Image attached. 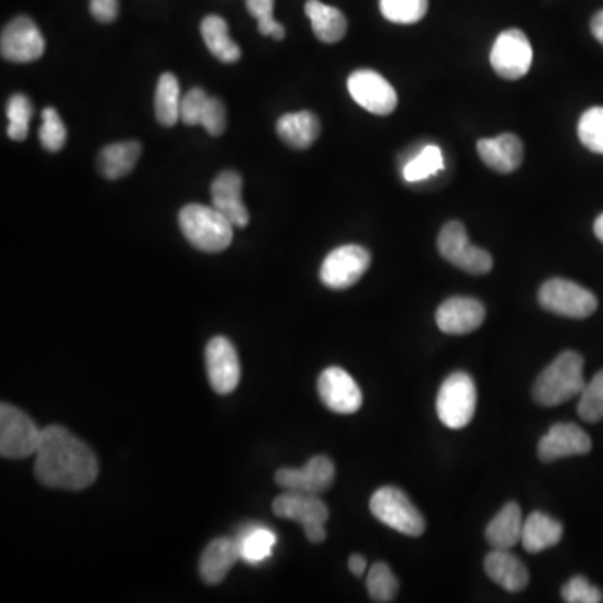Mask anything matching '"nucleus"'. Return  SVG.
Listing matches in <instances>:
<instances>
[{"label":"nucleus","mask_w":603,"mask_h":603,"mask_svg":"<svg viewBox=\"0 0 603 603\" xmlns=\"http://www.w3.org/2000/svg\"><path fill=\"white\" fill-rule=\"evenodd\" d=\"M200 126L205 127L206 133L212 136H222L226 130V110L225 104L216 98H210L203 116H201Z\"/></svg>","instance_id":"obj_41"},{"label":"nucleus","mask_w":603,"mask_h":603,"mask_svg":"<svg viewBox=\"0 0 603 603\" xmlns=\"http://www.w3.org/2000/svg\"><path fill=\"white\" fill-rule=\"evenodd\" d=\"M335 466L327 456H314L304 468H282L276 473V483L286 491L321 494L334 484Z\"/></svg>","instance_id":"obj_16"},{"label":"nucleus","mask_w":603,"mask_h":603,"mask_svg":"<svg viewBox=\"0 0 603 603\" xmlns=\"http://www.w3.org/2000/svg\"><path fill=\"white\" fill-rule=\"evenodd\" d=\"M317 389L325 407L334 413L353 414L362 406V391L343 367H327L319 378Z\"/></svg>","instance_id":"obj_15"},{"label":"nucleus","mask_w":603,"mask_h":603,"mask_svg":"<svg viewBox=\"0 0 603 603\" xmlns=\"http://www.w3.org/2000/svg\"><path fill=\"white\" fill-rule=\"evenodd\" d=\"M349 570L353 576L362 577L367 570V560L362 555H350Z\"/></svg>","instance_id":"obj_43"},{"label":"nucleus","mask_w":603,"mask_h":603,"mask_svg":"<svg viewBox=\"0 0 603 603\" xmlns=\"http://www.w3.org/2000/svg\"><path fill=\"white\" fill-rule=\"evenodd\" d=\"M443 168H445V161H443L442 149L438 146L429 145L421 149L420 155L404 166L402 174H404V180L417 183V181L427 180L433 175L439 174Z\"/></svg>","instance_id":"obj_31"},{"label":"nucleus","mask_w":603,"mask_h":603,"mask_svg":"<svg viewBox=\"0 0 603 603\" xmlns=\"http://www.w3.org/2000/svg\"><path fill=\"white\" fill-rule=\"evenodd\" d=\"M490 63L494 72L506 81H518L528 75L533 49L525 32L520 29L501 32L491 49Z\"/></svg>","instance_id":"obj_10"},{"label":"nucleus","mask_w":603,"mask_h":603,"mask_svg":"<svg viewBox=\"0 0 603 603\" xmlns=\"http://www.w3.org/2000/svg\"><path fill=\"white\" fill-rule=\"evenodd\" d=\"M178 223L185 238L198 250L219 254L232 244L235 226L213 205L190 203L181 209Z\"/></svg>","instance_id":"obj_3"},{"label":"nucleus","mask_w":603,"mask_h":603,"mask_svg":"<svg viewBox=\"0 0 603 603\" xmlns=\"http://www.w3.org/2000/svg\"><path fill=\"white\" fill-rule=\"evenodd\" d=\"M381 12L394 24H416L427 14V0H381Z\"/></svg>","instance_id":"obj_33"},{"label":"nucleus","mask_w":603,"mask_h":603,"mask_svg":"<svg viewBox=\"0 0 603 603\" xmlns=\"http://www.w3.org/2000/svg\"><path fill=\"white\" fill-rule=\"evenodd\" d=\"M241 558L250 565H260L272 555L277 545V535L267 526H250L238 538Z\"/></svg>","instance_id":"obj_30"},{"label":"nucleus","mask_w":603,"mask_h":603,"mask_svg":"<svg viewBox=\"0 0 603 603\" xmlns=\"http://www.w3.org/2000/svg\"><path fill=\"white\" fill-rule=\"evenodd\" d=\"M579 416L585 423H599L603 420V369L587 382L580 394Z\"/></svg>","instance_id":"obj_35"},{"label":"nucleus","mask_w":603,"mask_h":603,"mask_svg":"<svg viewBox=\"0 0 603 603\" xmlns=\"http://www.w3.org/2000/svg\"><path fill=\"white\" fill-rule=\"evenodd\" d=\"M43 429L19 407L9 402L0 404V455L22 459L36 455Z\"/></svg>","instance_id":"obj_6"},{"label":"nucleus","mask_w":603,"mask_h":603,"mask_svg":"<svg viewBox=\"0 0 603 603\" xmlns=\"http://www.w3.org/2000/svg\"><path fill=\"white\" fill-rule=\"evenodd\" d=\"M561 599L567 603H600L603 602V593L585 577L579 576L568 580L561 587Z\"/></svg>","instance_id":"obj_39"},{"label":"nucleus","mask_w":603,"mask_h":603,"mask_svg":"<svg viewBox=\"0 0 603 603\" xmlns=\"http://www.w3.org/2000/svg\"><path fill=\"white\" fill-rule=\"evenodd\" d=\"M347 89L359 107L378 116H389L398 108V92L384 76L372 69L354 71L347 81Z\"/></svg>","instance_id":"obj_12"},{"label":"nucleus","mask_w":603,"mask_h":603,"mask_svg":"<svg viewBox=\"0 0 603 603\" xmlns=\"http://www.w3.org/2000/svg\"><path fill=\"white\" fill-rule=\"evenodd\" d=\"M34 107L31 99L25 94H14L8 104L9 118V138L14 142H24L29 134V123H31Z\"/></svg>","instance_id":"obj_34"},{"label":"nucleus","mask_w":603,"mask_h":603,"mask_svg":"<svg viewBox=\"0 0 603 603\" xmlns=\"http://www.w3.org/2000/svg\"><path fill=\"white\" fill-rule=\"evenodd\" d=\"M210 96L201 88L190 89L181 99V121L187 126H197L201 123V116L209 104Z\"/></svg>","instance_id":"obj_40"},{"label":"nucleus","mask_w":603,"mask_h":603,"mask_svg":"<svg viewBox=\"0 0 603 603\" xmlns=\"http://www.w3.org/2000/svg\"><path fill=\"white\" fill-rule=\"evenodd\" d=\"M277 133L290 148L308 149L317 142L321 121L311 111L283 114L277 123Z\"/></svg>","instance_id":"obj_24"},{"label":"nucleus","mask_w":603,"mask_h":603,"mask_svg":"<svg viewBox=\"0 0 603 603\" xmlns=\"http://www.w3.org/2000/svg\"><path fill=\"white\" fill-rule=\"evenodd\" d=\"M142 156L138 142L114 143L101 149L98 158L99 174L107 180H120L134 170Z\"/></svg>","instance_id":"obj_27"},{"label":"nucleus","mask_w":603,"mask_h":603,"mask_svg":"<svg viewBox=\"0 0 603 603\" xmlns=\"http://www.w3.org/2000/svg\"><path fill=\"white\" fill-rule=\"evenodd\" d=\"M478 392L473 378L466 372H453L445 379L436 398L439 420L449 429H462L473 420Z\"/></svg>","instance_id":"obj_4"},{"label":"nucleus","mask_w":603,"mask_h":603,"mask_svg":"<svg viewBox=\"0 0 603 603\" xmlns=\"http://www.w3.org/2000/svg\"><path fill=\"white\" fill-rule=\"evenodd\" d=\"M563 526L547 513L533 512L523 523L522 545L528 554H541L560 544Z\"/></svg>","instance_id":"obj_25"},{"label":"nucleus","mask_w":603,"mask_h":603,"mask_svg":"<svg viewBox=\"0 0 603 603\" xmlns=\"http://www.w3.org/2000/svg\"><path fill=\"white\" fill-rule=\"evenodd\" d=\"M242 190H244V180L237 171H223L212 183L213 206L237 228H245L250 223Z\"/></svg>","instance_id":"obj_19"},{"label":"nucleus","mask_w":603,"mask_h":603,"mask_svg":"<svg viewBox=\"0 0 603 603\" xmlns=\"http://www.w3.org/2000/svg\"><path fill=\"white\" fill-rule=\"evenodd\" d=\"M538 302L547 312L568 319H587L599 308V300L572 280L551 279L541 286Z\"/></svg>","instance_id":"obj_8"},{"label":"nucleus","mask_w":603,"mask_h":603,"mask_svg":"<svg viewBox=\"0 0 603 603\" xmlns=\"http://www.w3.org/2000/svg\"><path fill=\"white\" fill-rule=\"evenodd\" d=\"M590 29H592L593 37L603 46V11H599L593 15Z\"/></svg>","instance_id":"obj_44"},{"label":"nucleus","mask_w":603,"mask_h":603,"mask_svg":"<svg viewBox=\"0 0 603 603\" xmlns=\"http://www.w3.org/2000/svg\"><path fill=\"white\" fill-rule=\"evenodd\" d=\"M487 309L480 300L471 297H451L439 305L436 324L439 331L449 335H465L483 325Z\"/></svg>","instance_id":"obj_18"},{"label":"nucleus","mask_w":603,"mask_h":603,"mask_svg":"<svg viewBox=\"0 0 603 603\" xmlns=\"http://www.w3.org/2000/svg\"><path fill=\"white\" fill-rule=\"evenodd\" d=\"M201 37L210 53L225 64L237 63L241 59V47L230 37L228 24L220 15H206L200 25Z\"/></svg>","instance_id":"obj_28"},{"label":"nucleus","mask_w":603,"mask_h":603,"mask_svg":"<svg viewBox=\"0 0 603 603\" xmlns=\"http://www.w3.org/2000/svg\"><path fill=\"white\" fill-rule=\"evenodd\" d=\"M579 138L589 152L603 155V108H590L579 121Z\"/></svg>","instance_id":"obj_36"},{"label":"nucleus","mask_w":603,"mask_h":603,"mask_svg":"<svg viewBox=\"0 0 603 603\" xmlns=\"http://www.w3.org/2000/svg\"><path fill=\"white\" fill-rule=\"evenodd\" d=\"M593 232H595V237L599 238L603 244V213L595 220V225H593Z\"/></svg>","instance_id":"obj_45"},{"label":"nucleus","mask_w":603,"mask_h":603,"mask_svg":"<svg viewBox=\"0 0 603 603\" xmlns=\"http://www.w3.org/2000/svg\"><path fill=\"white\" fill-rule=\"evenodd\" d=\"M181 92L177 76L165 72L156 86L155 113L163 126L171 127L181 121Z\"/></svg>","instance_id":"obj_29"},{"label":"nucleus","mask_w":603,"mask_h":603,"mask_svg":"<svg viewBox=\"0 0 603 603\" xmlns=\"http://www.w3.org/2000/svg\"><path fill=\"white\" fill-rule=\"evenodd\" d=\"M372 515L389 528L407 536H421L426 520L404 491L395 487H382L372 494L369 503Z\"/></svg>","instance_id":"obj_5"},{"label":"nucleus","mask_w":603,"mask_h":603,"mask_svg":"<svg viewBox=\"0 0 603 603\" xmlns=\"http://www.w3.org/2000/svg\"><path fill=\"white\" fill-rule=\"evenodd\" d=\"M305 14L311 19L315 37L324 44L343 41L347 34V19L339 9L322 4L321 0H308Z\"/></svg>","instance_id":"obj_26"},{"label":"nucleus","mask_w":603,"mask_h":603,"mask_svg":"<svg viewBox=\"0 0 603 603\" xmlns=\"http://www.w3.org/2000/svg\"><path fill=\"white\" fill-rule=\"evenodd\" d=\"M89 11L92 18L101 24H111L120 14L118 0H89Z\"/></svg>","instance_id":"obj_42"},{"label":"nucleus","mask_w":603,"mask_h":603,"mask_svg":"<svg viewBox=\"0 0 603 603\" xmlns=\"http://www.w3.org/2000/svg\"><path fill=\"white\" fill-rule=\"evenodd\" d=\"M41 143L47 152H60L66 145V126L54 108H46L43 111V126L40 130Z\"/></svg>","instance_id":"obj_38"},{"label":"nucleus","mask_w":603,"mask_h":603,"mask_svg":"<svg viewBox=\"0 0 603 603\" xmlns=\"http://www.w3.org/2000/svg\"><path fill=\"white\" fill-rule=\"evenodd\" d=\"M34 474L41 484L53 490L81 491L94 483L99 462L94 451L76 434L53 424L43 429Z\"/></svg>","instance_id":"obj_1"},{"label":"nucleus","mask_w":603,"mask_h":603,"mask_svg":"<svg viewBox=\"0 0 603 603\" xmlns=\"http://www.w3.org/2000/svg\"><path fill=\"white\" fill-rule=\"evenodd\" d=\"M371 254L360 245H343L325 257L321 282L327 289L346 290L356 286L371 267Z\"/></svg>","instance_id":"obj_11"},{"label":"nucleus","mask_w":603,"mask_h":603,"mask_svg":"<svg viewBox=\"0 0 603 603\" xmlns=\"http://www.w3.org/2000/svg\"><path fill=\"white\" fill-rule=\"evenodd\" d=\"M44 51H46V41L36 22L27 15L12 19L2 31L0 53L5 60L18 64L34 63L43 57Z\"/></svg>","instance_id":"obj_13"},{"label":"nucleus","mask_w":603,"mask_h":603,"mask_svg":"<svg viewBox=\"0 0 603 603\" xmlns=\"http://www.w3.org/2000/svg\"><path fill=\"white\" fill-rule=\"evenodd\" d=\"M366 587L367 593L375 602L388 603L398 595L399 582L389 565L378 561L367 572Z\"/></svg>","instance_id":"obj_32"},{"label":"nucleus","mask_w":603,"mask_h":603,"mask_svg":"<svg viewBox=\"0 0 603 603\" xmlns=\"http://www.w3.org/2000/svg\"><path fill=\"white\" fill-rule=\"evenodd\" d=\"M484 572L506 592H522L529 583V573L525 563L509 550L493 548L484 558Z\"/></svg>","instance_id":"obj_22"},{"label":"nucleus","mask_w":603,"mask_h":603,"mask_svg":"<svg viewBox=\"0 0 603 603\" xmlns=\"http://www.w3.org/2000/svg\"><path fill=\"white\" fill-rule=\"evenodd\" d=\"M272 510L280 518L304 526L305 536L312 544H322L327 538L328 509L317 494L286 491L273 500Z\"/></svg>","instance_id":"obj_7"},{"label":"nucleus","mask_w":603,"mask_h":603,"mask_svg":"<svg viewBox=\"0 0 603 603\" xmlns=\"http://www.w3.org/2000/svg\"><path fill=\"white\" fill-rule=\"evenodd\" d=\"M206 375L216 394L235 391L241 382V360L237 349L226 337H213L205 349Z\"/></svg>","instance_id":"obj_14"},{"label":"nucleus","mask_w":603,"mask_h":603,"mask_svg":"<svg viewBox=\"0 0 603 603\" xmlns=\"http://www.w3.org/2000/svg\"><path fill=\"white\" fill-rule=\"evenodd\" d=\"M241 558L238 541L233 538H216L203 550L200 558V577L206 585H219L228 576L233 565Z\"/></svg>","instance_id":"obj_21"},{"label":"nucleus","mask_w":603,"mask_h":603,"mask_svg":"<svg viewBox=\"0 0 603 603\" xmlns=\"http://www.w3.org/2000/svg\"><path fill=\"white\" fill-rule=\"evenodd\" d=\"M273 4H276V0H245L248 14L257 19L258 32L261 36L282 41L286 37V29L273 19Z\"/></svg>","instance_id":"obj_37"},{"label":"nucleus","mask_w":603,"mask_h":603,"mask_svg":"<svg viewBox=\"0 0 603 603\" xmlns=\"http://www.w3.org/2000/svg\"><path fill=\"white\" fill-rule=\"evenodd\" d=\"M592 439L589 434L573 423H558L550 427L538 443V458L554 462L570 456L589 455Z\"/></svg>","instance_id":"obj_17"},{"label":"nucleus","mask_w":603,"mask_h":603,"mask_svg":"<svg viewBox=\"0 0 603 603\" xmlns=\"http://www.w3.org/2000/svg\"><path fill=\"white\" fill-rule=\"evenodd\" d=\"M583 357L576 350H565L550 366L536 378L533 384V399L540 406H560L585 389L583 379Z\"/></svg>","instance_id":"obj_2"},{"label":"nucleus","mask_w":603,"mask_h":603,"mask_svg":"<svg viewBox=\"0 0 603 603\" xmlns=\"http://www.w3.org/2000/svg\"><path fill=\"white\" fill-rule=\"evenodd\" d=\"M438 250L445 260L471 276H487L493 268V257L483 248L469 242L465 226L449 222L443 226L438 237Z\"/></svg>","instance_id":"obj_9"},{"label":"nucleus","mask_w":603,"mask_h":603,"mask_svg":"<svg viewBox=\"0 0 603 603\" xmlns=\"http://www.w3.org/2000/svg\"><path fill=\"white\" fill-rule=\"evenodd\" d=\"M477 149L484 165L501 175L518 170L525 155L522 139L512 133L500 134L496 138L480 139Z\"/></svg>","instance_id":"obj_20"},{"label":"nucleus","mask_w":603,"mask_h":603,"mask_svg":"<svg viewBox=\"0 0 603 603\" xmlns=\"http://www.w3.org/2000/svg\"><path fill=\"white\" fill-rule=\"evenodd\" d=\"M522 509L515 501L506 503L487 526V541L496 550H510L516 544H522L523 533Z\"/></svg>","instance_id":"obj_23"}]
</instances>
